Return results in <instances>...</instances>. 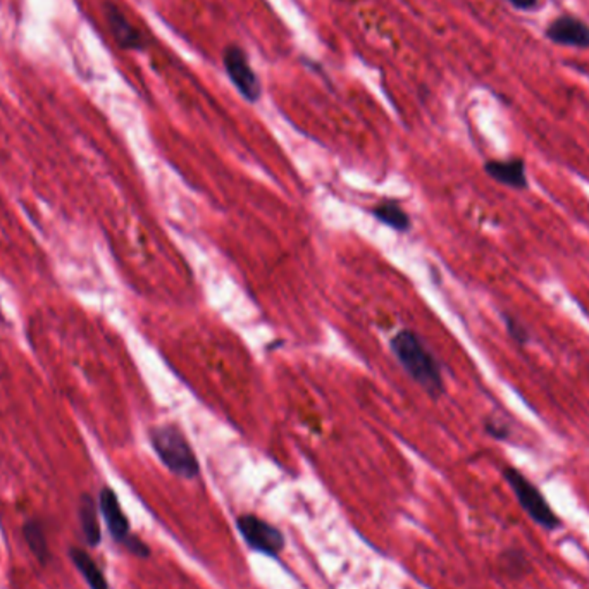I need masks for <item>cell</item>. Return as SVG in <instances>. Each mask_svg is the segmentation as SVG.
Wrapping results in <instances>:
<instances>
[{
	"label": "cell",
	"mask_w": 589,
	"mask_h": 589,
	"mask_svg": "<svg viewBox=\"0 0 589 589\" xmlns=\"http://www.w3.org/2000/svg\"><path fill=\"white\" fill-rule=\"evenodd\" d=\"M486 431H488L491 436H495L496 440H505L508 436V429L502 424H498L496 421H491L486 424Z\"/></svg>",
	"instance_id": "cell-15"
},
{
	"label": "cell",
	"mask_w": 589,
	"mask_h": 589,
	"mask_svg": "<svg viewBox=\"0 0 589 589\" xmlns=\"http://www.w3.org/2000/svg\"><path fill=\"white\" fill-rule=\"evenodd\" d=\"M391 350L406 374L431 397H440L445 391V381L438 361L415 333L400 331L391 340Z\"/></svg>",
	"instance_id": "cell-1"
},
{
	"label": "cell",
	"mask_w": 589,
	"mask_h": 589,
	"mask_svg": "<svg viewBox=\"0 0 589 589\" xmlns=\"http://www.w3.org/2000/svg\"><path fill=\"white\" fill-rule=\"evenodd\" d=\"M504 476L508 486L513 491L519 505L538 526L549 531L562 526L558 515L553 512V508L549 507L543 493L536 488L521 470L507 468L504 470Z\"/></svg>",
	"instance_id": "cell-3"
},
{
	"label": "cell",
	"mask_w": 589,
	"mask_h": 589,
	"mask_svg": "<svg viewBox=\"0 0 589 589\" xmlns=\"http://www.w3.org/2000/svg\"><path fill=\"white\" fill-rule=\"evenodd\" d=\"M372 214L381 223L387 224V226L393 228V229H398V231H406L408 226H410V219H408L406 210L397 202L379 203L372 210Z\"/></svg>",
	"instance_id": "cell-12"
},
{
	"label": "cell",
	"mask_w": 589,
	"mask_h": 589,
	"mask_svg": "<svg viewBox=\"0 0 589 589\" xmlns=\"http://www.w3.org/2000/svg\"><path fill=\"white\" fill-rule=\"evenodd\" d=\"M224 69L229 76L231 83L236 86V90L242 94L245 101L257 102L261 99L263 86L259 82V76L252 69L250 62L246 59L244 50L236 45H229L224 49Z\"/></svg>",
	"instance_id": "cell-4"
},
{
	"label": "cell",
	"mask_w": 589,
	"mask_h": 589,
	"mask_svg": "<svg viewBox=\"0 0 589 589\" xmlns=\"http://www.w3.org/2000/svg\"><path fill=\"white\" fill-rule=\"evenodd\" d=\"M80 522L86 543L90 547H97L101 543V526L97 519L95 502L88 495H83L80 500Z\"/></svg>",
	"instance_id": "cell-11"
},
{
	"label": "cell",
	"mask_w": 589,
	"mask_h": 589,
	"mask_svg": "<svg viewBox=\"0 0 589 589\" xmlns=\"http://www.w3.org/2000/svg\"><path fill=\"white\" fill-rule=\"evenodd\" d=\"M105 18H107L109 30L120 47L126 50H142L143 45H145L142 33L138 31V28L133 26L131 21L126 18V14L116 4H112V2L105 4Z\"/></svg>",
	"instance_id": "cell-7"
},
{
	"label": "cell",
	"mask_w": 589,
	"mask_h": 589,
	"mask_svg": "<svg viewBox=\"0 0 589 589\" xmlns=\"http://www.w3.org/2000/svg\"><path fill=\"white\" fill-rule=\"evenodd\" d=\"M505 326H507L508 335L521 345H526L529 342V331L526 326L522 325L521 321L513 319L512 316H505Z\"/></svg>",
	"instance_id": "cell-14"
},
{
	"label": "cell",
	"mask_w": 589,
	"mask_h": 589,
	"mask_svg": "<svg viewBox=\"0 0 589 589\" xmlns=\"http://www.w3.org/2000/svg\"><path fill=\"white\" fill-rule=\"evenodd\" d=\"M101 510L112 538L124 545L126 540L131 536L129 522H128V519H126V515L122 512L121 504H120V500H118V496H116V493L112 489H102Z\"/></svg>",
	"instance_id": "cell-8"
},
{
	"label": "cell",
	"mask_w": 589,
	"mask_h": 589,
	"mask_svg": "<svg viewBox=\"0 0 589 589\" xmlns=\"http://www.w3.org/2000/svg\"><path fill=\"white\" fill-rule=\"evenodd\" d=\"M236 526L246 545L259 553L276 557L285 549V536L281 531L255 515H242Z\"/></svg>",
	"instance_id": "cell-5"
},
{
	"label": "cell",
	"mask_w": 589,
	"mask_h": 589,
	"mask_svg": "<svg viewBox=\"0 0 589 589\" xmlns=\"http://www.w3.org/2000/svg\"><path fill=\"white\" fill-rule=\"evenodd\" d=\"M517 11H532L538 5V0H508Z\"/></svg>",
	"instance_id": "cell-16"
},
{
	"label": "cell",
	"mask_w": 589,
	"mask_h": 589,
	"mask_svg": "<svg viewBox=\"0 0 589 589\" xmlns=\"http://www.w3.org/2000/svg\"><path fill=\"white\" fill-rule=\"evenodd\" d=\"M485 171L496 183L505 184L513 190H526L529 186L526 163L522 159L489 161L485 165Z\"/></svg>",
	"instance_id": "cell-9"
},
{
	"label": "cell",
	"mask_w": 589,
	"mask_h": 589,
	"mask_svg": "<svg viewBox=\"0 0 589 589\" xmlns=\"http://www.w3.org/2000/svg\"><path fill=\"white\" fill-rule=\"evenodd\" d=\"M545 35L549 41L557 45L589 49V24L570 14H564L551 21Z\"/></svg>",
	"instance_id": "cell-6"
},
{
	"label": "cell",
	"mask_w": 589,
	"mask_h": 589,
	"mask_svg": "<svg viewBox=\"0 0 589 589\" xmlns=\"http://www.w3.org/2000/svg\"><path fill=\"white\" fill-rule=\"evenodd\" d=\"M22 534H24V540H26L28 547L33 551V555L45 564L49 560L50 553H49L47 540H45V534H43L40 524L37 521L26 522L24 528H22Z\"/></svg>",
	"instance_id": "cell-13"
},
{
	"label": "cell",
	"mask_w": 589,
	"mask_h": 589,
	"mask_svg": "<svg viewBox=\"0 0 589 589\" xmlns=\"http://www.w3.org/2000/svg\"><path fill=\"white\" fill-rule=\"evenodd\" d=\"M71 560L76 566V569L82 572L85 581L88 583V586L92 589H109V585L99 569V566L95 564V560L80 549H71Z\"/></svg>",
	"instance_id": "cell-10"
},
{
	"label": "cell",
	"mask_w": 589,
	"mask_h": 589,
	"mask_svg": "<svg viewBox=\"0 0 589 589\" xmlns=\"http://www.w3.org/2000/svg\"><path fill=\"white\" fill-rule=\"evenodd\" d=\"M150 443L159 455L161 462L171 472L184 479H193L199 476V460L178 427L171 424L154 427L150 431Z\"/></svg>",
	"instance_id": "cell-2"
}]
</instances>
